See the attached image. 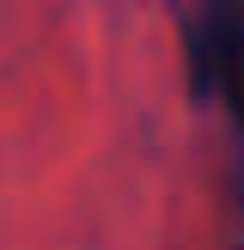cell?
I'll return each instance as SVG.
<instances>
[{
    "label": "cell",
    "mask_w": 244,
    "mask_h": 250,
    "mask_svg": "<svg viewBox=\"0 0 244 250\" xmlns=\"http://www.w3.org/2000/svg\"><path fill=\"white\" fill-rule=\"evenodd\" d=\"M195 61H202V73L214 80L220 104L232 110V122L244 134V0H207Z\"/></svg>",
    "instance_id": "6da1fadb"
}]
</instances>
